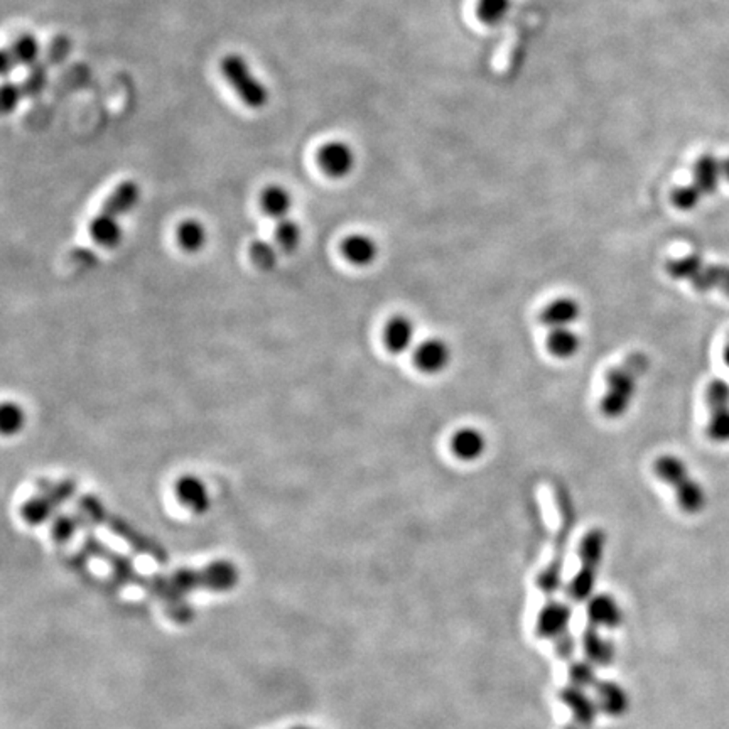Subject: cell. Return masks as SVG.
Masks as SVG:
<instances>
[{
	"mask_svg": "<svg viewBox=\"0 0 729 729\" xmlns=\"http://www.w3.org/2000/svg\"><path fill=\"white\" fill-rule=\"evenodd\" d=\"M83 547L88 556L100 559L102 562H105L114 572L115 578L122 584L136 586L139 590L149 592L152 598L159 600L160 604L164 606L166 615L169 616L174 623H181V625L191 623L194 615L193 606L186 600V596L174 586L169 574H149L148 576V574L139 572L128 559L115 552L114 549L105 546L97 537L91 536L90 532H87L83 537Z\"/></svg>",
	"mask_w": 729,
	"mask_h": 729,
	"instance_id": "cell-1",
	"label": "cell"
},
{
	"mask_svg": "<svg viewBox=\"0 0 729 729\" xmlns=\"http://www.w3.org/2000/svg\"><path fill=\"white\" fill-rule=\"evenodd\" d=\"M78 510L80 515L93 524L102 525L108 532H112L115 537L122 539L127 546L132 547L136 552L150 558L159 564H166L169 560V556L166 552V549L160 546L159 542H156L154 539L146 536L144 532H140L130 522H127L126 519L118 517L117 513L110 512L102 501L98 500L93 495H83L78 498Z\"/></svg>",
	"mask_w": 729,
	"mask_h": 729,
	"instance_id": "cell-2",
	"label": "cell"
},
{
	"mask_svg": "<svg viewBox=\"0 0 729 729\" xmlns=\"http://www.w3.org/2000/svg\"><path fill=\"white\" fill-rule=\"evenodd\" d=\"M650 358L643 352H633L606 375V392L600 409L606 417L618 419L627 414L637 395L640 378L649 372Z\"/></svg>",
	"mask_w": 729,
	"mask_h": 729,
	"instance_id": "cell-3",
	"label": "cell"
},
{
	"mask_svg": "<svg viewBox=\"0 0 729 729\" xmlns=\"http://www.w3.org/2000/svg\"><path fill=\"white\" fill-rule=\"evenodd\" d=\"M665 269L673 279L689 282L699 293L718 291L729 297V265L706 262L697 253H687L679 259H671Z\"/></svg>",
	"mask_w": 729,
	"mask_h": 729,
	"instance_id": "cell-4",
	"label": "cell"
},
{
	"mask_svg": "<svg viewBox=\"0 0 729 729\" xmlns=\"http://www.w3.org/2000/svg\"><path fill=\"white\" fill-rule=\"evenodd\" d=\"M653 471L657 478L669 485L675 493V500L683 512L699 513L706 507V491L697 483L681 457L663 455L655 461Z\"/></svg>",
	"mask_w": 729,
	"mask_h": 729,
	"instance_id": "cell-5",
	"label": "cell"
},
{
	"mask_svg": "<svg viewBox=\"0 0 729 729\" xmlns=\"http://www.w3.org/2000/svg\"><path fill=\"white\" fill-rule=\"evenodd\" d=\"M174 586L188 596L193 591L225 592L233 590L239 584V570L230 560H215L205 568L198 570H174L169 574Z\"/></svg>",
	"mask_w": 729,
	"mask_h": 729,
	"instance_id": "cell-6",
	"label": "cell"
},
{
	"mask_svg": "<svg viewBox=\"0 0 729 729\" xmlns=\"http://www.w3.org/2000/svg\"><path fill=\"white\" fill-rule=\"evenodd\" d=\"M221 73L231 88L237 91L240 100L251 108H262L269 100L267 88L252 75L247 61L239 55H228L221 61Z\"/></svg>",
	"mask_w": 729,
	"mask_h": 729,
	"instance_id": "cell-7",
	"label": "cell"
},
{
	"mask_svg": "<svg viewBox=\"0 0 729 729\" xmlns=\"http://www.w3.org/2000/svg\"><path fill=\"white\" fill-rule=\"evenodd\" d=\"M604 542H606V537L601 530H591L588 536L582 539V544L580 547L582 568L570 586V592H572L570 596L574 600H582L588 596V592L591 591L592 581L596 578V570L603 558Z\"/></svg>",
	"mask_w": 729,
	"mask_h": 729,
	"instance_id": "cell-8",
	"label": "cell"
},
{
	"mask_svg": "<svg viewBox=\"0 0 729 729\" xmlns=\"http://www.w3.org/2000/svg\"><path fill=\"white\" fill-rule=\"evenodd\" d=\"M709 410L706 433L714 443H729V385L724 380H713L706 388Z\"/></svg>",
	"mask_w": 729,
	"mask_h": 729,
	"instance_id": "cell-9",
	"label": "cell"
},
{
	"mask_svg": "<svg viewBox=\"0 0 729 729\" xmlns=\"http://www.w3.org/2000/svg\"><path fill=\"white\" fill-rule=\"evenodd\" d=\"M451 362V348L443 340H427L421 343L414 352V364L422 374L436 375L447 368Z\"/></svg>",
	"mask_w": 729,
	"mask_h": 729,
	"instance_id": "cell-10",
	"label": "cell"
},
{
	"mask_svg": "<svg viewBox=\"0 0 729 729\" xmlns=\"http://www.w3.org/2000/svg\"><path fill=\"white\" fill-rule=\"evenodd\" d=\"M318 162L321 169L331 178H344L354 169V150L344 142H328L319 149Z\"/></svg>",
	"mask_w": 729,
	"mask_h": 729,
	"instance_id": "cell-11",
	"label": "cell"
},
{
	"mask_svg": "<svg viewBox=\"0 0 729 729\" xmlns=\"http://www.w3.org/2000/svg\"><path fill=\"white\" fill-rule=\"evenodd\" d=\"M581 316V306L572 297H559L540 311L539 321L549 328H570Z\"/></svg>",
	"mask_w": 729,
	"mask_h": 729,
	"instance_id": "cell-12",
	"label": "cell"
},
{
	"mask_svg": "<svg viewBox=\"0 0 729 729\" xmlns=\"http://www.w3.org/2000/svg\"><path fill=\"white\" fill-rule=\"evenodd\" d=\"M176 493L182 505L198 515L208 512L211 505L205 483L196 477H182L176 483Z\"/></svg>",
	"mask_w": 729,
	"mask_h": 729,
	"instance_id": "cell-13",
	"label": "cell"
},
{
	"mask_svg": "<svg viewBox=\"0 0 729 729\" xmlns=\"http://www.w3.org/2000/svg\"><path fill=\"white\" fill-rule=\"evenodd\" d=\"M451 449L461 461H477L487 451V437L475 427H463L451 437Z\"/></svg>",
	"mask_w": 729,
	"mask_h": 729,
	"instance_id": "cell-14",
	"label": "cell"
},
{
	"mask_svg": "<svg viewBox=\"0 0 729 729\" xmlns=\"http://www.w3.org/2000/svg\"><path fill=\"white\" fill-rule=\"evenodd\" d=\"M724 180L723 176V160L714 158L713 154L701 156L694 166V184L697 191L703 194H713L718 190L719 182Z\"/></svg>",
	"mask_w": 729,
	"mask_h": 729,
	"instance_id": "cell-15",
	"label": "cell"
},
{
	"mask_svg": "<svg viewBox=\"0 0 729 729\" xmlns=\"http://www.w3.org/2000/svg\"><path fill=\"white\" fill-rule=\"evenodd\" d=\"M139 198H140V190H139L137 182H120L112 194L107 198V201L103 203L100 213L108 215V217L120 218L137 205Z\"/></svg>",
	"mask_w": 729,
	"mask_h": 729,
	"instance_id": "cell-16",
	"label": "cell"
},
{
	"mask_svg": "<svg viewBox=\"0 0 729 729\" xmlns=\"http://www.w3.org/2000/svg\"><path fill=\"white\" fill-rule=\"evenodd\" d=\"M384 342L390 354H406L414 342V323L402 314L394 316L384 331Z\"/></svg>",
	"mask_w": 729,
	"mask_h": 729,
	"instance_id": "cell-17",
	"label": "cell"
},
{
	"mask_svg": "<svg viewBox=\"0 0 729 729\" xmlns=\"http://www.w3.org/2000/svg\"><path fill=\"white\" fill-rule=\"evenodd\" d=\"M342 251L348 262L358 265V267H364V265L375 262L378 247L370 237L356 233V235H350L348 239L343 240Z\"/></svg>",
	"mask_w": 729,
	"mask_h": 729,
	"instance_id": "cell-18",
	"label": "cell"
},
{
	"mask_svg": "<svg viewBox=\"0 0 729 729\" xmlns=\"http://www.w3.org/2000/svg\"><path fill=\"white\" fill-rule=\"evenodd\" d=\"M90 237L103 249H115L122 240V228L118 225V218L108 217L98 211V215L91 220Z\"/></svg>",
	"mask_w": 729,
	"mask_h": 729,
	"instance_id": "cell-19",
	"label": "cell"
},
{
	"mask_svg": "<svg viewBox=\"0 0 729 729\" xmlns=\"http://www.w3.org/2000/svg\"><path fill=\"white\" fill-rule=\"evenodd\" d=\"M570 611L560 603L547 604L539 615V633L542 637H559L570 625Z\"/></svg>",
	"mask_w": 729,
	"mask_h": 729,
	"instance_id": "cell-20",
	"label": "cell"
},
{
	"mask_svg": "<svg viewBox=\"0 0 729 729\" xmlns=\"http://www.w3.org/2000/svg\"><path fill=\"white\" fill-rule=\"evenodd\" d=\"M581 348V338L570 328H554L547 336V350L560 360L576 356Z\"/></svg>",
	"mask_w": 729,
	"mask_h": 729,
	"instance_id": "cell-21",
	"label": "cell"
},
{
	"mask_svg": "<svg viewBox=\"0 0 729 729\" xmlns=\"http://www.w3.org/2000/svg\"><path fill=\"white\" fill-rule=\"evenodd\" d=\"M588 616H590L592 625L604 628L618 627L623 620L621 610L618 608L615 600L610 596L594 598L588 608Z\"/></svg>",
	"mask_w": 729,
	"mask_h": 729,
	"instance_id": "cell-22",
	"label": "cell"
},
{
	"mask_svg": "<svg viewBox=\"0 0 729 729\" xmlns=\"http://www.w3.org/2000/svg\"><path fill=\"white\" fill-rule=\"evenodd\" d=\"M261 203H262L263 211L269 217L282 220L287 217V213L293 206V200H291V194L287 193L284 188L269 186V188H265V191L261 196Z\"/></svg>",
	"mask_w": 729,
	"mask_h": 729,
	"instance_id": "cell-23",
	"label": "cell"
},
{
	"mask_svg": "<svg viewBox=\"0 0 729 729\" xmlns=\"http://www.w3.org/2000/svg\"><path fill=\"white\" fill-rule=\"evenodd\" d=\"M55 512H56V507L39 491L36 493L35 497H31L29 500L26 501L21 508V515L29 525L45 524Z\"/></svg>",
	"mask_w": 729,
	"mask_h": 729,
	"instance_id": "cell-24",
	"label": "cell"
},
{
	"mask_svg": "<svg viewBox=\"0 0 729 729\" xmlns=\"http://www.w3.org/2000/svg\"><path fill=\"white\" fill-rule=\"evenodd\" d=\"M37 491L41 495H45L47 500L51 501L55 507H61L63 503L71 500V497L77 491V485L71 479H59V481H53V479H41Z\"/></svg>",
	"mask_w": 729,
	"mask_h": 729,
	"instance_id": "cell-25",
	"label": "cell"
},
{
	"mask_svg": "<svg viewBox=\"0 0 729 729\" xmlns=\"http://www.w3.org/2000/svg\"><path fill=\"white\" fill-rule=\"evenodd\" d=\"M178 241L186 252H200L206 243V230L196 220H186L178 228Z\"/></svg>",
	"mask_w": 729,
	"mask_h": 729,
	"instance_id": "cell-26",
	"label": "cell"
},
{
	"mask_svg": "<svg viewBox=\"0 0 729 729\" xmlns=\"http://www.w3.org/2000/svg\"><path fill=\"white\" fill-rule=\"evenodd\" d=\"M598 694H600V703H598L600 707L613 716L621 714L628 707L627 694L615 683H601L598 689Z\"/></svg>",
	"mask_w": 729,
	"mask_h": 729,
	"instance_id": "cell-27",
	"label": "cell"
},
{
	"mask_svg": "<svg viewBox=\"0 0 729 729\" xmlns=\"http://www.w3.org/2000/svg\"><path fill=\"white\" fill-rule=\"evenodd\" d=\"M584 650L588 653V657L591 659L592 663H610L615 650L611 647L610 642H604L601 638L598 637V633L594 630H588L584 633Z\"/></svg>",
	"mask_w": 729,
	"mask_h": 729,
	"instance_id": "cell-28",
	"label": "cell"
},
{
	"mask_svg": "<svg viewBox=\"0 0 729 729\" xmlns=\"http://www.w3.org/2000/svg\"><path fill=\"white\" fill-rule=\"evenodd\" d=\"M564 701L572 707L574 716L580 723H591L596 713V704L584 695L582 689L580 691V687H570L564 693Z\"/></svg>",
	"mask_w": 729,
	"mask_h": 729,
	"instance_id": "cell-29",
	"label": "cell"
},
{
	"mask_svg": "<svg viewBox=\"0 0 729 729\" xmlns=\"http://www.w3.org/2000/svg\"><path fill=\"white\" fill-rule=\"evenodd\" d=\"M85 519L83 517H75V515H57L56 519L53 520V527H51V536L56 540L57 544H68L73 537L77 536V532L81 529V522Z\"/></svg>",
	"mask_w": 729,
	"mask_h": 729,
	"instance_id": "cell-30",
	"label": "cell"
},
{
	"mask_svg": "<svg viewBox=\"0 0 729 729\" xmlns=\"http://www.w3.org/2000/svg\"><path fill=\"white\" fill-rule=\"evenodd\" d=\"M12 55L17 59V63L33 67L37 56H39V45L33 35L19 36L11 46Z\"/></svg>",
	"mask_w": 729,
	"mask_h": 729,
	"instance_id": "cell-31",
	"label": "cell"
},
{
	"mask_svg": "<svg viewBox=\"0 0 729 729\" xmlns=\"http://www.w3.org/2000/svg\"><path fill=\"white\" fill-rule=\"evenodd\" d=\"M275 240L284 252H294L301 241V228L296 221L282 218L275 227Z\"/></svg>",
	"mask_w": 729,
	"mask_h": 729,
	"instance_id": "cell-32",
	"label": "cell"
},
{
	"mask_svg": "<svg viewBox=\"0 0 729 729\" xmlns=\"http://www.w3.org/2000/svg\"><path fill=\"white\" fill-rule=\"evenodd\" d=\"M26 422V416L24 410L12 402H5L0 410V429L4 436H12L17 434L24 427Z\"/></svg>",
	"mask_w": 729,
	"mask_h": 729,
	"instance_id": "cell-33",
	"label": "cell"
},
{
	"mask_svg": "<svg viewBox=\"0 0 729 729\" xmlns=\"http://www.w3.org/2000/svg\"><path fill=\"white\" fill-rule=\"evenodd\" d=\"M251 259L252 262L255 263L259 269L262 271H272L277 263V252L272 243L263 241V240H257L253 241L251 247Z\"/></svg>",
	"mask_w": 729,
	"mask_h": 729,
	"instance_id": "cell-34",
	"label": "cell"
},
{
	"mask_svg": "<svg viewBox=\"0 0 729 729\" xmlns=\"http://www.w3.org/2000/svg\"><path fill=\"white\" fill-rule=\"evenodd\" d=\"M510 9V0H479L478 17L487 24L500 23Z\"/></svg>",
	"mask_w": 729,
	"mask_h": 729,
	"instance_id": "cell-35",
	"label": "cell"
},
{
	"mask_svg": "<svg viewBox=\"0 0 729 729\" xmlns=\"http://www.w3.org/2000/svg\"><path fill=\"white\" fill-rule=\"evenodd\" d=\"M703 194L697 191L694 184H685V186H679L673 190L671 194V201L673 205L681 210V211H691L694 210L695 206L701 203Z\"/></svg>",
	"mask_w": 729,
	"mask_h": 729,
	"instance_id": "cell-36",
	"label": "cell"
},
{
	"mask_svg": "<svg viewBox=\"0 0 729 729\" xmlns=\"http://www.w3.org/2000/svg\"><path fill=\"white\" fill-rule=\"evenodd\" d=\"M19 100H21V90H19V87H15L14 83L5 81V83L2 85V97H0L2 112H4V114H11V112H14V110L17 108V105H19Z\"/></svg>",
	"mask_w": 729,
	"mask_h": 729,
	"instance_id": "cell-37",
	"label": "cell"
},
{
	"mask_svg": "<svg viewBox=\"0 0 729 729\" xmlns=\"http://www.w3.org/2000/svg\"><path fill=\"white\" fill-rule=\"evenodd\" d=\"M17 59L12 55L11 49H4L2 56H0V68H2V75L7 77L12 69L15 68Z\"/></svg>",
	"mask_w": 729,
	"mask_h": 729,
	"instance_id": "cell-38",
	"label": "cell"
},
{
	"mask_svg": "<svg viewBox=\"0 0 729 729\" xmlns=\"http://www.w3.org/2000/svg\"><path fill=\"white\" fill-rule=\"evenodd\" d=\"M723 176H724V180L729 182V158L728 159L723 160Z\"/></svg>",
	"mask_w": 729,
	"mask_h": 729,
	"instance_id": "cell-39",
	"label": "cell"
},
{
	"mask_svg": "<svg viewBox=\"0 0 729 729\" xmlns=\"http://www.w3.org/2000/svg\"><path fill=\"white\" fill-rule=\"evenodd\" d=\"M723 356H724V362H726V364L729 366V338L728 342H726V344H724V352H723Z\"/></svg>",
	"mask_w": 729,
	"mask_h": 729,
	"instance_id": "cell-40",
	"label": "cell"
},
{
	"mask_svg": "<svg viewBox=\"0 0 729 729\" xmlns=\"http://www.w3.org/2000/svg\"><path fill=\"white\" fill-rule=\"evenodd\" d=\"M294 729H309V728H294Z\"/></svg>",
	"mask_w": 729,
	"mask_h": 729,
	"instance_id": "cell-41",
	"label": "cell"
}]
</instances>
